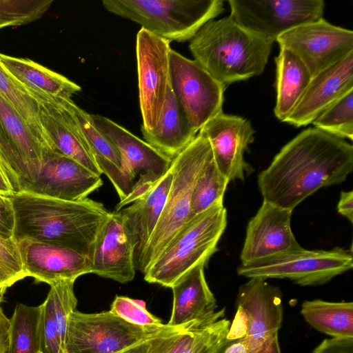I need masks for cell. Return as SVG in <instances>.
I'll list each match as a JSON object with an SVG mask.
<instances>
[{"instance_id":"ffe728a7","label":"cell","mask_w":353,"mask_h":353,"mask_svg":"<svg viewBox=\"0 0 353 353\" xmlns=\"http://www.w3.org/2000/svg\"><path fill=\"white\" fill-rule=\"evenodd\" d=\"M90 259L91 274L121 283L134 278V246L119 212H110L97 234Z\"/></svg>"},{"instance_id":"f907efd6","label":"cell","mask_w":353,"mask_h":353,"mask_svg":"<svg viewBox=\"0 0 353 353\" xmlns=\"http://www.w3.org/2000/svg\"><path fill=\"white\" fill-rule=\"evenodd\" d=\"M40 353H42V352H40Z\"/></svg>"},{"instance_id":"3957f363","label":"cell","mask_w":353,"mask_h":353,"mask_svg":"<svg viewBox=\"0 0 353 353\" xmlns=\"http://www.w3.org/2000/svg\"><path fill=\"white\" fill-rule=\"evenodd\" d=\"M274 41L255 34L229 15L205 23L190 40L194 60L226 87L261 74Z\"/></svg>"},{"instance_id":"1f68e13d","label":"cell","mask_w":353,"mask_h":353,"mask_svg":"<svg viewBox=\"0 0 353 353\" xmlns=\"http://www.w3.org/2000/svg\"><path fill=\"white\" fill-rule=\"evenodd\" d=\"M228 183L217 168L212 155L195 183L191 199V218L223 200Z\"/></svg>"},{"instance_id":"52a82bcc","label":"cell","mask_w":353,"mask_h":353,"mask_svg":"<svg viewBox=\"0 0 353 353\" xmlns=\"http://www.w3.org/2000/svg\"><path fill=\"white\" fill-rule=\"evenodd\" d=\"M353 267L351 252L336 247L330 250H310L301 246L237 268L246 278L288 279L301 286L325 284Z\"/></svg>"},{"instance_id":"f1b7e54d","label":"cell","mask_w":353,"mask_h":353,"mask_svg":"<svg viewBox=\"0 0 353 353\" xmlns=\"http://www.w3.org/2000/svg\"><path fill=\"white\" fill-rule=\"evenodd\" d=\"M301 314L312 327L333 338L353 337V303L305 301Z\"/></svg>"},{"instance_id":"7a4b0ae2","label":"cell","mask_w":353,"mask_h":353,"mask_svg":"<svg viewBox=\"0 0 353 353\" xmlns=\"http://www.w3.org/2000/svg\"><path fill=\"white\" fill-rule=\"evenodd\" d=\"M15 224L14 239L57 245L88 256L110 212L85 198L70 201L20 191L9 196Z\"/></svg>"},{"instance_id":"5bb4252c","label":"cell","mask_w":353,"mask_h":353,"mask_svg":"<svg viewBox=\"0 0 353 353\" xmlns=\"http://www.w3.org/2000/svg\"><path fill=\"white\" fill-rule=\"evenodd\" d=\"M48 149L0 96V159L12 178L15 193L23 184L36 179Z\"/></svg>"},{"instance_id":"30bf717a","label":"cell","mask_w":353,"mask_h":353,"mask_svg":"<svg viewBox=\"0 0 353 353\" xmlns=\"http://www.w3.org/2000/svg\"><path fill=\"white\" fill-rule=\"evenodd\" d=\"M170 85L193 130L198 134L212 118L223 112L225 87L196 61L171 49Z\"/></svg>"},{"instance_id":"277c9868","label":"cell","mask_w":353,"mask_h":353,"mask_svg":"<svg viewBox=\"0 0 353 353\" xmlns=\"http://www.w3.org/2000/svg\"><path fill=\"white\" fill-rule=\"evenodd\" d=\"M226 226L227 210L220 200L181 228L143 273L144 280L171 288L193 268L206 265Z\"/></svg>"},{"instance_id":"d6986e66","label":"cell","mask_w":353,"mask_h":353,"mask_svg":"<svg viewBox=\"0 0 353 353\" xmlns=\"http://www.w3.org/2000/svg\"><path fill=\"white\" fill-rule=\"evenodd\" d=\"M39 103V120L48 148L81 164L97 175L101 171L70 111L58 98L28 92Z\"/></svg>"},{"instance_id":"681fc988","label":"cell","mask_w":353,"mask_h":353,"mask_svg":"<svg viewBox=\"0 0 353 353\" xmlns=\"http://www.w3.org/2000/svg\"><path fill=\"white\" fill-rule=\"evenodd\" d=\"M0 167L5 171V172L6 173L5 169L3 168V167L2 166L1 163H0ZM7 174V173H6Z\"/></svg>"},{"instance_id":"d590c367","label":"cell","mask_w":353,"mask_h":353,"mask_svg":"<svg viewBox=\"0 0 353 353\" xmlns=\"http://www.w3.org/2000/svg\"><path fill=\"white\" fill-rule=\"evenodd\" d=\"M74 281L64 280L54 283L50 285L48 294L51 299L54 317L63 347L69 316L76 310L77 304L74 292Z\"/></svg>"},{"instance_id":"7402d4cb","label":"cell","mask_w":353,"mask_h":353,"mask_svg":"<svg viewBox=\"0 0 353 353\" xmlns=\"http://www.w3.org/2000/svg\"><path fill=\"white\" fill-rule=\"evenodd\" d=\"M353 90V53L312 77L298 103L285 119L305 126L343 95Z\"/></svg>"},{"instance_id":"b9f144b4","label":"cell","mask_w":353,"mask_h":353,"mask_svg":"<svg viewBox=\"0 0 353 353\" xmlns=\"http://www.w3.org/2000/svg\"><path fill=\"white\" fill-rule=\"evenodd\" d=\"M15 224L12 202L9 196L0 194V237L14 238Z\"/></svg>"},{"instance_id":"ab89813d","label":"cell","mask_w":353,"mask_h":353,"mask_svg":"<svg viewBox=\"0 0 353 353\" xmlns=\"http://www.w3.org/2000/svg\"><path fill=\"white\" fill-rule=\"evenodd\" d=\"M41 305V352L65 353L54 317L51 299L48 295Z\"/></svg>"},{"instance_id":"f6af8a7d","label":"cell","mask_w":353,"mask_h":353,"mask_svg":"<svg viewBox=\"0 0 353 353\" xmlns=\"http://www.w3.org/2000/svg\"><path fill=\"white\" fill-rule=\"evenodd\" d=\"M10 325V319L6 316L0 305V353L8 352Z\"/></svg>"},{"instance_id":"ac0fdd59","label":"cell","mask_w":353,"mask_h":353,"mask_svg":"<svg viewBox=\"0 0 353 353\" xmlns=\"http://www.w3.org/2000/svg\"><path fill=\"white\" fill-rule=\"evenodd\" d=\"M292 214V211L263 201L248 223L240 254L241 264L301 247L291 229Z\"/></svg>"},{"instance_id":"7c38bea8","label":"cell","mask_w":353,"mask_h":353,"mask_svg":"<svg viewBox=\"0 0 353 353\" xmlns=\"http://www.w3.org/2000/svg\"><path fill=\"white\" fill-rule=\"evenodd\" d=\"M170 42L141 28L137 34L136 54L141 129L150 131L157 125L170 85Z\"/></svg>"},{"instance_id":"9c48e42d","label":"cell","mask_w":353,"mask_h":353,"mask_svg":"<svg viewBox=\"0 0 353 353\" xmlns=\"http://www.w3.org/2000/svg\"><path fill=\"white\" fill-rule=\"evenodd\" d=\"M173 327L168 324L147 327L133 325L110 310L93 314L74 310L68 319L65 352L117 353Z\"/></svg>"},{"instance_id":"60d3db41","label":"cell","mask_w":353,"mask_h":353,"mask_svg":"<svg viewBox=\"0 0 353 353\" xmlns=\"http://www.w3.org/2000/svg\"><path fill=\"white\" fill-rule=\"evenodd\" d=\"M230 325V321L223 317L210 325L199 335L192 353H215Z\"/></svg>"},{"instance_id":"f546056e","label":"cell","mask_w":353,"mask_h":353,"mask_svg":"<svg viewBox=\"0 0 353 353\" xmlns=\"http://www.w3.org/2000/svg\"><path fill=\"white\" fill-rule=\"evenodd\" d=\"M42 305L17 303L10 319L8 353H40Z\"/></svg>"},{"instance_id":"6da1fadb","label":"cell","mask_w":353,"mask_h":353,"mask_svg":"<svg viewBox=\"0 0 353 353\" xmlns=\"http://www.w3.org/2000/svg\"><path fill=\"white\" fill-rule=\"evenodd\" d=\"M352 171V145L310 128L281 148L257 183L264 201L293 211L319 189L343 182Z\"/></svg>"},{"instance_id":"e0dca14e","label":"cell","mask_w":353,"mask_h":353,"mask_svg":"<svg viewBox=\"0 0 353 353\" xmlns=\"http://www.w3.org/2000/svg\"><path fill=\"white\" fill-rule=\"evenodd\" d=\"M97 175L76 161L47 150L36 179L21 186L20 191L61 200H83L103 185Z\"/></svg>"},{"instance_id":"4dcf8cb0","label":"cell","mask_w":353,"mask_h":353,"mask_svg":"<svg viewBox=\"0 0 353 353\" xmlns=\"http://www.w3.org/2000/svg\"><path fill=\"white\" fill-rule=\"evenodd\" d=\"M0 96L14 107L32 132L48 148L39 120L37 101L9 74L1 63Z\"/></svg>"},{"instance_id":"7dc6e473","label":"cell","mask_w":353,"mask_h":353,"mask_svg":"<svg viewBox=\"0 0 353 353\" xmlns=\"http://www.w3.org/2000/svg\"><path fill=\"white\" fill-rule=\"evenodd\" d=\"M150 339L138 343L117 353H149Z\"/></svg>"},{"instance_id":"836d02e7","label":"cell","mask_w":353,"mask_h":353,"mask_svg":"<svg viewBox=\"0 0 353 353\" xmlns=\"http://www.w3.org/2000/svg\"><path fill=\"white\" fill-rule=\"evenodd\" d=\"M225 309L188 327H173L150 339L149 353H182L187 345L205 327L221 319Z\"/></svg>"},{"instance_id":"8fae6325","label":"cell","mask_w":353,"mask_h":353,"mask_svg":"<svg viewBox=\"0 0 353 353\" xmlns=\"http://www.w3.org/2000/svg\"><path fill=\"white\" fill-rule=\"evenodd\" d=\"M230 16L245 30L276 41L282 34L323 18V0H230Z\"/></svg>"},{"instance_id":"44dd1931","label":"cell","mask_w":353,"mask_h":353,"mask_svg":"<svg viewBox=\"0 0 353 353\" xmlns=\"http://www.w3.org/2000/svg\"><path fill=\"white\" fill-rule=\"evenodd\" d=\"M18 243L19 254L26 276L50 285L64 280L75 281L91 273L88 256L70 248L23 239Z\"/></svg>"},{"instance_id":"e575fe53","label":"cell","mask_w":353,"mask_h":353,"mask_svg":"<svg viewBox=\"0 0 353 353\" xmlns=\"http://www.w3.org/2000/svg\"><path fill=\"white\" fill-rule=\"evenodd\" d=\"M53 0H0V29L21 26L39 18Z\"/></svg>"},{"instance_id":"bcb514c9","label":"cell","mask_w":353,"mask_h":353,"mask_svg":"<svg viewBox=\"0 0 353 353\" xmlns=\"http://www.w3.org/2000/svg\"><path fill=\"white\" fill-rule=\"evenodd\" d=\"M14 193L15 192L9 176L0 167V194L10 196Z\"/></svg>"},{"instance_id":"c3c4849f","label":"cell","mask_w":353,"mask_h":353,"mask_svg":"<svg viewBox=\"0 0 353 353\" xmlns=\"http://www.w3.org/2000/svg\"><path fill=\"white\" fill-rule=\"evenodd\" d=\"M7 289H6L1 283H0V305L3 299V295Z\"/></svg>"},{"instance_id":"d6a6232c","label":"cell","mask_w":353,"mask_h":353,"mask_svg":"<svg viewBox=\"0 0 353 353\" xmlns=\"http://www.w3.org/2000/svg\"><path fill=\"white\" fill-rule=\"evenodd\" d=\"M314 128L341 139H353V90L334 102L318 117Z\"/></svg>"},{"instance_id":"4fadbf2b","label":"cell","mask_w":353,"mask_h":353,"mask_svg":"<svg viewBox=\"0 0 353 353\" xmlns=\"http://www.w3.org/2000/svg\"><path fill=\"white\" fill-rule=\"evenodd\" d=\"M276 41L297 56L312 77L353 53V32L323 18L296 27Z\"/></svg>"},{"instance_id":"9a60e30c","label":"cell","mask_w":353,"mask_h":353,"mask_svg":"<svg viewBox=\"0 0 353 353\" xmlns=\"http://www.w3.org/2000/svg\"><path fill=\"white\" fill-rule=\"evenodd\" d=\"M282 294L262 278H250L241 285L236 299V313L226 338L263 337L278 334L283 321Z\"/></svg>"},{"instance_id":"83f0119b","label":"cell","mask_w":353,"mask_h":353,"mask_svg":"<svg viewBox=\"0 0 353 353\" xmlns=\"http://www.w3.org/2000/svg\"><path fill=\"white\" fill-rule=\"evenodd\" d=\"M275 63L276 99L274 112L279 120L284 122L301 98L312 77L299 58L284 48H280Z\"/></svg>"},{"instance_id":"cb8c5ba5","label":"cell","mask_w":353,"mask_h":353,"mask_svg":"<svg viewBox=\"0 0 353 353\" xmlns=\"http://www.w3.org/2000/svg\"><path fill=\"white\" fill-rule=\"evenodd\" d=\"M170 170L147 192L120 210L125 229L134 246L136 264L141 257L164 208L171 185Z\"/></svg>"},{"instance_id":"7bdbcfd3","label":"cell","mask_w":353,"mask_h":353,"mask_svg":"<svg viewBox=\"0 0 353 353\" xmlns=\"http://www.w3.org/2000/svg\"><path fill=\"white\" fill-rule=\"evenodd\" d=\"M312 353H353V337L324 339Z\"/></svg>"},{"instance_id":"ba28073f","label":"cell","mask_w":353,"mask_h":353,"mask_svg":"<svg viewBox=\"0 0 353 353\" xmlns=\"http://www.w3.org/2000/svg\"><path fill=\"white\" fill-rule=\"evenodd\" d=\"M91 117L121 154L125 197L116 205L114 211L118 212L155 185L169 170L172 159L109 118L99 114Z\"/></svg>"},{"instance_id":"5b68a950","label":"cell","mask_w":353,"mask_h":353,"mask_svg":"<svg viewBox=\"0 0 353 353\" xmlns=\"http://www.w3.org/2000/svg\"><path fill=\"white\" fill-rule=\"evenodd\" d=\"M212 157L208 140L198 133L172 159L171 185L165 203L145 249L136 264L143 274L191 218V199L195 183Z\"/></svg>"},{"instance_id":"74e56055","label":"cell","mask_w":353,"mask_h":353,"mask_svg":"<svg viewBox=\"0 0 353 353\" xmlns=\"http://www.w3.org/2000/svg\"><path fill=\"white\" fill-rule=\"evenodd\" d=\"M110 311L133 325L143 327L165 325L148 311L144 301L127 296H117L111 304Z\"/></svg>"},{"instance_id":"f35d334b","label":"cell","mask_w":353,"mask_h":353,"mask_svg":"<svg viewBox=\"0 0 353 353\" xmlns=\"http://www.w3.org/2000/svg\"><path fill=\"white\" fill-rule=\"evenodd\" d=\"M26 276L18 243L0 237V283L7 289Z\"/></svg>"},{"instance_id":"8d00e7d4","label":"cell","mask_w":353,"mask_h":353,"mask_svg":"<svg viewBox=\"0 0 353 353\" xmlns=\"http://www.w3.org/2000/svg\"><path fill=\"white\" fill-rule=\"evenodd\" d=\"M215 353H281L278 334L256 337L243 336L223 339Z\"/></svg>"},{"instance_id":"4316f807","label":"cell","mask_w":353,"mask_h":353,"mask_svg":"<svg viewBox=\"0 0 353 353\" xmlns=\"http://www.w3.org/2000/svg\"><path fill=\"white\" fill-rule=\"evenodd\" d=\"M0 63L28 92H36L48 96L71 99L81 90V86L65 77L29 59L0 53Z\"/></svg>"},{"instance_id":"d4e9b609","label":"cell","mask_w":353,"mask_h":353,"mask_svg":"<svg viewBox=\"0 0 353 353\" xmlns=\"http://www.w3.org/2000/svg\"><path fill=\"white\" fill-rule=\"evenodd\" d=\"M141 130L145 141L172 159L197 134L189 123L170 85L157 125L150 131Z\"/></svg>"},{"instance_id":"ee69618b","label":"cell","mask_w":353,"mask_h":353,"mask_svg":"<svg viewBox=\"0 0 353 353\" xmlns=\"http://www.w3.org/2000/svg\"><path fill=\"white\" fill-rule=\"evenodd\" d=\"M337 211L346 217L350 223L353 222V191H343L337 204Z\"/></svg>"},{"instance_id":"603a6c76","label":"cell","mask_w":353,"mask_h":353,"mask_svg":"<svg viewBox=\"0 0 353 353\" xmlns=\"http://www.w3.org/2000/svg\"><path fill=\"white\" fill-rule=\"evenodd\" d=\"M200 264L181 276L172 285V310L168 325L188 327L213 315L216 299L205 279Z\"/></svg>"},{"instance_id":"2e32d148","label":"cell","mask_w":353,"mask_h":353,"mask_svg":"<svg viewBox=\"0 0 353 353\" xmlns=\"http://www.w3.org/2000/svg\"><path fill=\"white\" fill-rule=\"evenodd\" d=\"M208 141L215 164L228 180L243 181L254 168L244 159L254 140L251 123L239 116L221 112L199 131Z\"/></svg>"},{"instance_id":"484cf974","label":"cell","mask_w":353,"mask_h":353,"mask_svg":"<svg viewBox=\"0 0 353 353\" xmlns=\"http://www.w3.org/2000/svg\"><path fill=\"white\" fill-rule=\"evenodd\" d=\"M59 99L72 114L102 174L110 179L120 201L123 200L125 194L120 170L121 157L119 152L96 127L90 114L79 108L72 99Z\"/></svg>"},{"instance_id":"8992f818","label":"cell","mask_w":353,"mask_h":353,"mask_svg":"<svg viewBox=\"0 0 353 353\" xmlns=\"http://www.w3.org/2000/svg\"><path fill=\"white\" fill-rule=\"evenodd\" d=\"M102 5L170 43L190 41L224 11L222 0H103Z\"/></svg>"}]
</instances>
